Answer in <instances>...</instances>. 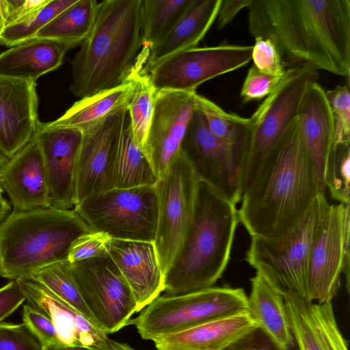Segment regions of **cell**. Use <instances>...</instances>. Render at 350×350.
Listing matches in <instances>:
<instances>
[{"label":"cell","instance_id":"obj_48","mask_svg":"<svg viewBox=\"0 0 350 350\" xmlns=\"http://www.w3.org/2000/svg\"><path fill=\"white\" fill-rule=\"evenodd\" d=\"M43 350H68L66 347L62 345H49L43 347Z\"/></svg>","mask_w":350,"mask_h":350},{"label":"cell","instance_id":"obj_16","mask_svg":"<svg viewBox=\"0 0 350 350\" xmlns=\"http://www.w3.org/2000/svg\"><path fill=\"white\" fill-rule=\"evenodd\" d=\"M196 91H156L143 151L158 178L180 150L196 109Z\"/></svg>","mask_w":350,"mask_h":350},{"label":"cell","instance_id":"obj_36","mask_svg":"<svg viewBox=\"0 0 350 350\" xmlns=\"http://www.w3.org/2000/svg\"><path fill=\"white\" fill-rule=\"evenodd\" d=\"M349 164L350 143L336 144L327 166L325 185L332 198L345 205L349 204Z\"/></svg>","mask_w":350,"mask_h":350},{"label":"cell","instance_id":"obj_25","mask_svg":"<svg viewBox=\"0 0 350 350\" xmlns=\"http://www.w3.org/2000/svg\"><path fill=\"white\" fill-rule=\"evenodd\" d=\"M256 326L245 312L159 337L153 342L157 350H224Z\"/></svg>","mask_w":350,"mask_h":350},{"label":"cell","instance_id":"obj_42","mask_svg":"<svg viewBox=\"0 0 350 350\" xmlns=\"http://www.w3.org/2000/svg\"><path fill=\"white\" fill-rule=\"evenodd\" d=\"M23 321L39 340L43 347L61 345L56 329L51 321L28 304L23 306Z\"/></svg>","mask_w":350,"mask_h":350},{"label":"cell","instance_id":"obj_44","mask_svg":"<svg viewBox=\"0 0 350 350\" xmlns=\"http://www.w3.org/2000/svg\"><path fill=\"white\" fill-rule=\"evenodd\" d=\"M25 297L16 280L0 288V323L12 314L23 302Z\"/></svg>","mask_w":350,"mask_h":350},{"label":"cell","instance_id":"obj_37","mask_svg":"<svg viewBox=\"0 0 350 350\" xmlns=\"http://www.w3.org/2000/svg\"><path fill=\"white\" fill-rule=\"evenodd\" d=\"M335 125V145L350 143V92L348 85L325 92Z\"/></svg>","mask_w":350,"mask_h":350},{"label":"cell","instance_id":"obj_50","mask_svg":"<svg viewBox=\"0 0 350 350\" xmlns=\"http://www.w3.org/2000/svg\"><path fill=\"white\" fill-rule=\"evenodd\" d=\"M116 346L118 350H136L125 343L116 342Z\"/></svg>","mask_w":350,"mask_h":350},{"label":"cell","instance_id":"obj_27","mask_svg":"<svg viewBox=\"0 0 350 350\" xmlns=\"http://www.w3.org/2000/svg\"><path fill=\"white\" fill-rule=\"evenodd\" d=\"M247 312L255 324L286 350L295 347L284 297L258 273L250 280Z\"/></svg>","mask_w":350,"mask_h":350},{"label":"cell","instance_id":"obj_51","mask_svg":"<svg viewBox=\"0 0 350 350\" xmlns=\"http://www.w3.org/2000/svg\"><path fill=\"white\" fill-rule=\"evenodd\" d=\"M68 350H91L88 348L81 347H67Z\"/></svg>","mask_w":350,"mask_h":350},{"label":"cell","instance_id":"obj_34","mask_svg":"<svg viewBox=\"0 0 350 350\" xmlns=\"http://www.w3.org/2000/svg\"><path fill=\"white\" fill-rule=\"evenodd\" d=\"M155 92L148 73L136 75L126 107L134 139L142 150L152 118Z\"/></svg>","mask_w":350,"mask_h":350},{"label":"cell","instance_id":"obj_1","mask_svg":"<svg viewBox=\"0 0 350 350\" xmlns=\"http://www.w3.org/2000/svg\"><path fill=\"white\" fill-rule=\"evenodd\" d=\"M248 28L275 43L285 68L350 74V0H252Z\"/></svg>","mask_w":350,"mask_h":350},{"label":"cell","instance_id":"obj_14","mask_svg":"<svg viewBox=\"0 0 350 350\" xmlns=\"http://www.w3.org/2000/svg\"><path fill=\"white\" fill-rule=\"evenodd\" d=\"M252 51V46L228 43L195 47L167 56L145 73L156 91L194 92L202 83L247 65Z\"/></svg>","mask_w":350,"mask_h":350},{"label":"cell","instance_id":"obj_26","mask_svg":"<svg viewBox=\"0 0 350 350\" xmlns=\"http://www.w3.org/2000/svg\"><path fill=\"white\" fill-rule=\"evenodd\" d=\"M72 48L64 42L39 38L16 45L0 54V75L36 81L57 69Z\"/></svg>","mask_w":350,"mask_h":350},{"label":"cell","instance_id":"obj_24","mask_svg":"<svg viewBox=\"0 0 350 350\" xmlns=\"http://www.w3.org/2000/svg\"><path fill=\"white\" fill-rule=\"evenodd\" d=\"M221 2L193 0L168 34L146 52L141 72H146L169 55L196 47L217 18Z\"/></svg>","mask_w":350,"mask_h":350},{"label":"cell","instance_id":"obj_17","mask_svg":"<svg viewBox=\"0 0 350 350\" xmlns=\"http://www.w3.org/2000/svg\"><path fill=\"white\" fill-rule=\"evenodd\" d=\"M16 280L28 305L51 321L62 345L91 350H118L116 341L36 278L25 276Z\"/></svg>","mask_w":350,"mask_h":350},{"label":"cell","instance_id":"obj_40","mask_svg":"<svg viewBox=\"0 0 350 350\" xmlns=\"http://www.w3.org/2000/svg\"><path fill=\"white\" fill-rule=\"evenodd\" d=\"M0 350H43V347L24 323L1 322Z\"/></svg>","mask_w":350,"mask_h":350},{"label":"cell","instance_id":"obj_32","mask_svg":"<svg viewBox=\"0 0 350 350\" xmlns=\"http://www.w3.org/2000/svg\"><path fill=\"white\" fill-rule=\"evenodd\" d=\"M77 0H44V2L8 25L0 38V44L13 47L33 40L36 33Z\"/></svg>","mask_w":350,"mask_h":350},{"label":"cell","instance_id":"obj_28","mask_svg":"<svg viewBox=\"0 0 350 350\" xmlns=\"http://www.w3.org/2000/svg\"><path fill=\"white\" fill-rule=\"evenodd\" d=\"M134 83L135 77L113 89L79 99L61 117L51 122H40V126L44 129H72L82 133L126 107Z\"/></svg>","mask_w":350,"mask_h":350},{"label":"cell","instance_id":"obj_2","mask_svg":"<svg viewBox=\"0 0 350 350\" xmlns=\"http://www.w3.org/2000/svg\"><path fill=\"white\" fill-rule=\"evenodd\" d=\"M319 195L298 115L243 193L239 221L251 237L278 238L303 221Z\"/></svg>","mask_w":350,"mask_h":350},{"label":"cell","instance_id":"obj_23","mask_svg":"<svg viewBox=\"0 0 350 350\" xmlns=\"http://www.w3.org/2000/svg\"><path fill=\"white\" fill-rule=\"evenodd\" d=\"M283 297L297 350H349L332 302L318 304L299 296Z\"/></svg>","mask_w":350,"mask_h":350},{"label":"cell","instance_id":"obj_45","mask_svg":"<svg viewBox=\"0 0 350 350\" xmlns=\"http://www.w3.org/2000/svg\"><path fill=\"white\" fill-rule=\"evenodd\" d=\"M252 0H221L217 14V27L221 29L229 24L243 8H247Z\"/></svg>","mask_w":350,"mask_h":350},{"label":"cell","instance_id":"obj_49","mask_svg":"<svg viewBox=\"0 0 350 350\" xmlns=\"http://www.w3.org/2000/svg\"><path fill=\"white\" fill-rule=\"evenodd\" d=\"M8 159H9L8 156L5 154V152L0 147V167L1 166H3Z\"/></svg>","mask_w":350,"mask_h":350},{"label":"cell","instance_id":"obj_3","mask_svg":"<svg viewBox=\"0 0 350 350\" xmlns=\"http://www.w3.org/2000/svg\"><path fill=\"white\" fill-rule=\"evenodd\" d=\"M142 1L99 2L93 27L71 62L70 90L75 96L81 99L113 89L142 70Z\"/></svg>","mask_w":350,"mask_h":350},{"label":"cell","instance_id":"obj_19","mask_svg":"<svg viewBox=\"0 0 350 350\" xmlns=\"http://www.w3.org/2000/svg\"><path fill=\"white\" fill-rule=\"evenodd\" d=\"M36 83L0 75V147L9 158L34 136L38 120Z\"/></svg>","mask_w":350,"mask_h":350},{"label":"cell","instance_id":"obj_30","mask_svg":"<svg viewBox=\"0 0 350 350\" xmlns=\"http://www.w3.org/2000/svg\"><path fill=\"white\" fill-rule=\"evenodd\" d=\"M99 2L77 0L42 28L34 39H49L80 45L88 36L94 23Z\"/></svg>","mask_w":350,"mask_h":350},{"label":"cell","instance_id":"obj_43","mask_svg":"<svg viewBox=\"0 0 350 350\" xmlns=\"http://www.w3.org/2000/svg\"><path fill=\"white\" fill-rule=\"evenodd\" d=\"M224 350H286L260 327L256 326Z\"/></svg>","mask_w":350,"mask_h":350},{"label":"cell","instance_id":"obj_7","mask_svg":"<svg viewBox=\"0 0 350 350\" xmlns=\"http://www.w3.org/2000/svg\"><path fill=\"white\" fill-rule=\"evenodd\" d=\"M329 204L319 195L303 221L275 239L251 237L245 260L282 295L306 296L312 243Z\"/></svg>","mask_w":350,"mask_h":350},{"label":"cell","instance_id":"obj_21","mask_svg":"<svg viewBox=\"0 0 350 350\" xmlns=\"http://www.w3.org/2000/svg\"><path fill=\"white\" fill-rule=\"evenodd\" d=\"M0 186L8 195L13 211L50 207L46 176L36 135L0 167Z\"/></svg>","mask_w":350,"mask_h":350},{"label":"cell","instance_id":"obj_4","mask_svg":"<svg viewBox=\"0 0 350 350\" xmlns=\"http://www.w3.org/2000/svg\"><path fill=\"white\" fill-rule=\"evenodd\" d=\"M239 222L236 204L199 179L193 219L164 275L163 295L212 287L228 264Z\"/></svg>","mask_w":350,"mask_h":350},{"label":"cell","instance_id":"obj_31","mask_svg":"<svg viewBox=\"0 0 350 350\" xmlns=\"http://www.w3.org/2000/svg\"><path fill=\"white\" fill-rule=\"evenodd\" d=\"M193 0H143L140 11L142 50L147 52L161 41Z\"/></svg>","mask_w":350,"mask_h":350},{"label":"cell","instance_id":"obj_33","mask_svg":"<svg viewBox=\"0 0 350 350\" xmlns=\"http://www.w3.org/2000/svg\"><path fill=\"white\" fill-rule=\"evenodd\" d=\"M32 276L95 325L81 297L73 275L71 263L68 260L48 265Z\"/></svg>","mask_w":350,"mask_h":350},{"label":"cell","instance_id":"obj_46","mask_svg":"<svg viewBox=\"0 0 350 350\" xmlns=\"http://www.w3.org/2000/svg\"><path fill=\"white\" fill-rule=\"evenodd\" d=\"M10 16L9 0H0V38L7 27Z\"/></svg>","mask_w":350,"mask_h":350},{"label":"cell","instance_id":"obj_6","mask_svg":"<svg viewBox=\"0 0 350 350\" xmlns=\"http://www.w3.org/2000/svg\"><path fill=\"white\" fill-rule=\"evenodd\" d=\"M318 79V70L310 66L287 68L275 90L247 118L243 133L242 195L281 144L289 126L298 116L306 90Z\"/></svg>","mask_w":350,"mask_h":350},{"label":"cell","instance_id":"obj_35","mask_svg":"<svg viewBox=\"0 0 350 350\" xmlns=\"http://www.w3.org/2000/svg\"><path fill=\"white\" fill-rule=\"evenodd\" d=\"M196 107L203 114L213 134L227 142L243 146V133L247 118L228 113L212 100L196 94Z\"/></svg>","mask_w":350,"mask_h":350},{"label":"cell","instance_id":"obj_10","mask_svg":"<svg viewBox=\"0 0 350 350\" xmlns=\"http://www.w3.org/2000/svg\"><path fill=\"white\" fill-rule=\"evenodd\" d=\"M198 180L180 150L154 185L158 217L154 244L163 275L173 263L191 223Z\"/></svg>","mask_w":350,"mask_h":350},{"label":"cell","instance_id":"obj_11","mask_svg":"<svg viewBox=\"0 0 350 350\" xmlns=\"http://www.w3.org/2000/svg\"><path fill=\"white\" fill-rule=\"evenodd\" d=\"M71 266L81 297L96 327L108 334L129 325L131 317L137 312V304L108 253L72 262Z\"/></svg>","mask_w":350,"mask_h":350},{"label":"cell","instance_id":"obj_20","mask_svg":"<svg viewBox=\"0 0 350 350\" xmlns=\"http://www.w3.org/2000/svg\"><path fill=\"white\" fill-rule=\"evenodd\" d=\"M106 250L129 284L139 312L164 290V275L154 242L109 237Z\"/></svg>","mask_w":350,"mask_h":350},{"label":"cell","instance_id":"obj_39","mask_svg":"<svg viewBox=\"0 0 350 350\" xmlns=\"http://www.w3.org/2000/svg\"><path fill=\"white\" fill-rule=\"evenodd\" d=\"M285 75L278 77L267 74L252 65L247 71L241 90L243 103L267 97L275 90Z\"/></svg>","mask_w":350,"mask_h":350},{"label":"cell","instance_id":"obj_13","mask_svg":"<svg viewBox=\"0 0 350 350\" xmlns=\"http://www.w3.org/2000/svg\"><path fill=\"white\" fill-rule=\"evenodd\" d=\"M180 150L200 180L233 203L241 200L243 146L227 142L213 134L197 107Z\"/></svg>","mask_w":350,"mask_h":350},{"label":"cell","instance_id":"obj_9","mask_svg":"<svg viewBox=\"0 0 350 350\" xmlns=\"http://www.w3.org/2000/svg\"><path fill=\"white\" fill-rule=\"evenodd\" d=\"M74 210L92 231L118 239L154 241L158 217L154 185L114 188L86 198Z\"/></svg>","mask_w":350,"mask_h":350},{"label":"cell","instance_id":"obj_5","mask_svg":"<svg viewBox=\"0 0 350 350\" xmlns=\"http://www.w3.org/2000/svg\"><path fill=\"white\" fill-rule=\"evenodd\" d=\"M90 232L74 209L13 211L0 224V275L15 280L68 260L72 243Z\"/></svg>","mask_w":350,"mask_h":350},{"label":"cell","instance_id":"obj_38","mask_svg":"<svg viewBox=\"0 0 350 350\" xmlns=\"http://www.w3.org/2000/svg\"><path fill=\"white\" fill-rule=\"evenodd\" d=\"M252 46V59L260 71L274 76L282 77L287 71L280 51L273 40L256 37Z\"/></svg>","mask_w":350,"mask_h":350},{"label":"cell","instance_id":"obj_47","mask_svg":"<svg viewBox=\"0 0 350 350\" xmlns=\"http://www.w3.org/2000/svg\"><path fill=\"white\" fill-rule=\"evenodd\" d=\"M11 206L9 202L0 196V224L10 213Z\"/></svg>","mask_w":350,"mask_h":350},{"label":"cell","instance_id":"obj_18","mask_svg":"<svg viewBox=\"0 0 350 350\" xmlns=\"http://www.w3.org/2000/svg\"><path fill=\"white\" fill-rule=\"evenodd\" d=\"M45 170L50 206L71 210L74 204V173L82 133L72 129H44L35 133Z\"/></svg>","mask_w":350,"mask_h":350},{"label":"cell","instance_id":"obj_15","mask_svg":"<svg viewBox=\"0 0 350 350\" xmlns=\"http://www.w3.org/2000/svg\"><path fill=\"white\" fill-rule=\"evenodd\" d=\"M126 110L124 107L82 132L74 173L75 206L113 189L115 164Z\"/></svg>","mask_w":350,"mask_h":350},{"label":"cell","instance_id":"obj_12","mask_svg":"<svg viewBox=\"0 0 350 350\" xmlns=\"http://www.w3.org/2000/svg\"><path fill=\"white\" fill-rule=\"evenodd\" d=\"M349 204L329 205L317 228L309 256L306 299L332 302L345 273L349 286Z\"/></svg>","mask_w":350,"mask_h":350},{"label":"cell","instance_id":"obj_41","mask_svg":"<svg viewBox=\"0 0 350 350\" xmlns=\"http://www.w3.org/2000/svg\"><path fill=\"white\" fill-rule=\"evenodd\" d=\"M109 237L100 232H90L78 237L72 244L68 260L72 263L107 254L105 243Z\"/></svg>","mask_w":350,"mask_h":350},{"label":"cell","instance_id":"obj_29","mask_svg":"<svg viewBox=\"0 0 350 350\" xmlns=\"http://www.w3.org/2000/svg\"><path fill=\"white\" fill-rule=\"evenodd\" d=\"M157 180L143 150L134 139L126 110L115 164L113 189L154 185Z\"/></svg>","mask_w":350,"mask_h":350},{"label":"cell","instance_id":"obj_8","mask_svg":"<svg viewBox=\"0 0 350 350\" xmlns=\"http://www.w3.org/2000/svg\"><path fill=\"white\" fill-rule=\"evenodd\" d=\"M129 324L144 340L177 333L210 321L247 312V296L241 288L210 287L180 295L159 296Z\"/></svg>","mask_w":350,"mask_h":350},{"label":"cell","instance_id":"obj_22","mask_svg":"<svg viewBox=\"0 0 350 350\" xmlns=\"http://www.w3.org/2000/svg\"><path fill=\"white\" fill-rule=\"evenodd\" d=\"M298 115L304 144L312 161L318 189L325 194V176L335 147V125L325 91L311 83L301 103Z\"/></svg>","mask_w":350,"mask_h":350},{"label":"cell","instance_id":"obj_52","mask_svg":"<svg viewBox=\"0 0 350 350\" xmlns=\"http://www.w3.org/2000/svg\"><path fill=\"white\" fill-rule=\"evenodd\" d=\"M3 192V191L2 188L0 186V196H2Z\"/></svg>","mask_w":350,"mask_h":350}]
</instances>
